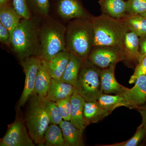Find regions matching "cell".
Listing matches in <instances>:
<instances>
[{
	"label": "cell",
	"mask_w": 146,
	"mask_h": 146,
	"mask_svg": "<svg viewBox=\"0 0 146 146\" xmlns=\"http://www.w3.org/2000/svg\"><path fill=\"white\" fill-rule=\"evenodd\" d=\"M11 35L8 29L0 23V41L4 44L10 46Z\"/></svg>",
	"instance_id": "obj_33"
},
{
	"label": "cell",
	"mask_w": 146,
	"mask_h": 146,
	"mask_svg": "<svg viewBox=\"0 0 146 146\" xmlns=\"http://www.w3.org/2000/svg\"><path fill=\"white\" fill-rule=\"evenodd\" d=\"M44 142V146H66L60 126L50 125L45 133Z\"/></svg>",
	"instance_id": "obj_25"
},
{
	"label": "cell",
	"mask_w": 146,
	"mask_h": 146,
	"mask_svg": "<svg viewBox=\"0 0 146 146\" xmlns=\"http://www.w3.org/2000/svg\"><path fill=\"white\" fill-rule=\"evenodd\" d=\"M101 69L88 59L82 60L76 89L86 102H97L103 94L100 74Z\"/></svg>",
	"instance_id": "obj_6"
},
{
	"label": "cell",
	"mask_w": 146,
	"mask_h": 146,
	"mask_svg": "<svg viewBox=\"0 0 146 146\" xmlns=\"http://www.w3.org/2000/svg\"><path fill=\"white\" fill-rule=\"evenodd\" d=\"M46 98V110L50 124L58 125L63 120L60 110L56 102L50 100Z\"/></svg>",
	"instance_id": "obj_27"
},
{
	"label": "cell",
	"mask_w": 146,
	"mask_h": 146,
	"mask_svg": "<svg viewBox=\"0 0 146 146\" xmlns=\"http://www.w3.org/2000/svg\"><path fill=\"white\" fill-rule=\"evenodd\" d=\"M88 59L95 66L104 69L125 61V56L123 48L119 47L97 46L93 47Z\"/></svg>",
	"instance_id": "obj_7"
},
{
	"label": "cell",
	"mask_w": 146,
	"mask_h": 146,
	"mask_svg": "<svg viewBox=\"0 0 146 146\" xmlns=\"http://www.w3.org/2000/svg\"><path fill=\"white\" fill-rule=\"evenodd\" d=\"M76 90V87L72 84L52 78L46 98L50 100L56 102L71 97Z\"/></svg>",
	"instance_id": "obj_14"
},
{
	"label": "cell",
	"mask_w": 146,
	"mask_h": 146,
	"mask_svg": "<svg viewBox=\"0 0 146 146\" xmlns=\"http://www.w3.org/2000/svg\"><path fill=\"white\" fill-rule=\"evenodd\" d=\"M129 31L132 32L139 37L146 36V18L140 14L127 13L121 19Z\"/></svg>",
	"instance_id": "obj_23"
},
{
	"label": "cell",
	"mask_w": 146,
	"mask_h": 146,
	"mask_svg": "<svg viewBox=\"0 0 146 146\" xmlns=\"http://www.w3.org/2000/svg\"><path fill=\"white\" fill-rule=\"evenodd\" d=\"M138 111L140 112L142 118V123L146 131V108L141 107L138 109Z\"/></svg>",
	"instance_id": "obj_35"
},
{
	"label": "cell",
	"mask_w": 146,
	"mask_h": 146,
	"mask_svg": "<svg viewBox=\"0 0 146 146\" xmlns=\"http://www.w3.org/2000/svg\"><path fill=\"white\" fill-rule=\"evenodd\" d=\"M44 19L39 29V48L36 56L48 61L58 53L67 50L66 27L48 17Z\"/></svg>",
	"instance_id": "obj_3"
},
{
	"label": "cell",
	"mask_w": 146,
	"mask_h": 146,
	"mask_svg": "<svg viewBox=\"0 0 146 146\" xmlns=\"http://www.w3.org/2000/svg\"><path fill=\"white\" fill-rule=\"evenodd\" d=\"M142 16H144V17H145V18H146V12L145 13H144L143 14H142Z\"/></svg>",
	"instance_id": "obj_37"
},
{
	"label": "cell",
	"mask_w": 146,
	"mask_h": 146,
	"mask_svg": "<svg viewBox=\"0 0 146 146\" xmlns=\"http://www.w3.org/2000/svg\"><path fill=\"white\" fill-rule=\"evenodd\" d=\"M66 146H83L84 129L76 127L70 121L63 120L59 125Z\"/></svg>",
	"instance_id": "obj_15"
},
{
	"label": "cell",
	"mask_w": 146,
	"mask_h": 146,
	"mask_svg": "<svg viewBox=\"0 0 146 146\" xmlns=\"http://www.w3.org/2000/svg\"><path fill=\"white\" fill-rule=\"evenodd\" d=\"M51 79L47 66V61L41 60L36 75L35 94L40 96L46 97Z\"/></svg>",
	"instance_id": "obj_22"
},
{
	"label": "cell",
	"mask_w": 146,
	"mask_h": 146,
	"mask_svg": "<svg viewBox=\"0 0 146 146\" xmlns=\"http://www.w3.org/2000/svg\"><path fill=\"white\" fill-rule=\"evenodd\" d=\"M23 121L16 119L0 141L1 146H35Z\"/></svg>",
	"instance_id": "obj_9"
},
{
	"label": "cell",
	"mask_w": 146,
	"mask_h": 146,
	"mask_svg": "<svg viewBox=\"0 0 146 146\" xmlns=\"http://www.w3.org/2000/svg\"><path fill=\"white\" fill-rule=\"evenodd\" d=\"M72 97V96H71ZM71 97H68L56 102L63 120L70 121L71 118Z\"/></svg>",
	"instance_id": "obj_31"
},
{
	"label": "cell",
	"mask_w": 146,
	"mask_h": 146,
	"mask_svg": "<svg viewBox=\"0 0 146 146\" xmlns=\"http://www.w3.org/2000/svg\"><path fill=\"white\" fill-rule=\"evenodd\" d=\"M97 102L111 113L116 108L121 106L133 109L124 98L121 95H111L103 93Z\"/></svg>",
	"instance_id": "obj_24"
},
{
	"label": "cell",
	"mask_w": 146,
	"mask_h": 146,
	"mask_svg": "<svg viewBox=\"0 0 146 146\" xmlns=\"http://www.w3.org/2000/svg\"><path fill=\"white\" fill-rule=\"evenodd\" d=\"M85 102V100L78 94L77 90L71 97L70 121L76 127L84 129L83 115Z\"/></svg>",
	"instance_id": "obj_19"
},
{
	"label": "cell",
	"mask_w": 146,
	"mask_h": 146,
	"mask_svg": "<svg viewBox=\"0 0 146 146\" xmlns=\"http://www.w3.org/2000/svg\"><path fill=\"white\" fill-rule=\"evenodd\" d=\"M70 58L67 50L60 52L47 61V66L52 78L59 80L65 70Z\"/></svg>",
	"instance_id": "obj_16"
},
{
	"label": "cell",
	"mask_w": 146,
	"mask_h": 146,
	"mask_svg": "<svg viewBox=\"0 0 146 146\" xmlns=\"http://www.w3.org/2000/svg\"><path fill=\"white\" fill-rule=\"evenodd\" d=\"M146 75V55L138 61V64L135 68L134 72L131 76L129 83L132 84L135 83L139 77Z\"/></svg>",
	"instance_id": "obj_32"
},
{
	"label": "cell",
	"mask_w": 146,
	"mask_h": 146,
	"mask_svg": "<svg viewBox=\"0 0 146 146\" xmlns=\"http://www.w3.org/2000/svg\"><path fill=\"white\" fill-rule=\"evenodd\" d=\"M41 61V59L35 56L21 61V65L25 75V81L23 91L19 102V109L23 106L27 101L35 94L36 75Z\"/></svg>",
	"instance_id": "obj_8"
},
{
	"label": "cell",
	"mask_w": 146,
	"mask_h": 146,
	"mask_svg": "<svg viewBox=\"0 0 146 146\" xmlns=\"http://www.w3.org/2000/svg\"><path fill=\"white\" fill-rule=\"evenodd\" d=\"M131 89L126 88L122 96L133 109H139L146 102V75L139 77Z\"/></svg>",
	"instance_id": "obj_10"
},
{
	"label": "cell",
	"mask_w": 146,
	"mask_h": 146,
	"mask_svg": "<svg viewBox=\"0 0 146 146\" xmlns=\"http://www.w3.org/2000/svg\"><path fill=\"white\" fill-rule=\"evenodd\" d=\"M116 65L101 69L100 74L102 91L104 94L122 95L127 87L120 84L115 75Z\"/></svg>",
	"instance_id": "obj_12"
},
{
	"label": "cell",
	"mask_w": 146,
	"mask_h": 146,
	"mask_svg": "<svg viewBox=\"0 0 146 146\" xmlns=\"http://www.w3.org/2000/svg\"><path fill=\"white\" fill-rule=\"evenodd\" d=\"M91 18L73 19L66 27V49L83 60L88 59L94 47V33Z\"/></svg>",
	"instance_id": "obj_2"
},
{
	"label": "cell",
	"mask_w": 146,
	"mask_h": 146,
	"mask_svg": "<svg viewBox=\"0 0 146 146\" xmlns=\"http://www.w3.org/2000/svg\"><path fill=\"white\" fill-rule=\"evenodd\" d=\"M13 5L22 18L28 19L31 18L30 11L27 0H13Z\"/></svg>",
	"instance_id": "obj_30"
},
{
	"label": "cell",
	"mask_w": 146,
	"mask_h": 146,
	"mask_svg": "<svg viewBox=\"0 0 146 146\" xmlns=\"http://www.w3.org/2000/svg\"><path fill=\"white\" fill-rule=\"evenodd\" d=\"M127 13L142 15L146 12V0H128Z\"/></svg>",
	"instance_id": "obj_29"
},
{
	"label": "cell",
	"mask_w": 146,
	"mask_h": 146,
	"mask_svg": "<svg viewBox=\"0 0 146 146\" xmlns=\"http://www.w3.org/2000/svg\"><path fill=\"white\" fill-rule=\"evenodd\" d=\"M94 29V47L112 46L123 48L125 37L129 31L122 19L104 14L91 18Z\"/></svg>",
	"instance_id": "obj_4"
},
{
	"label": "cell",
	"mask_w": 146,
	"mask_h": 146,
	"mask_svg": "<svg viewBox=\"0 0 146 146\" xmlns=\"http://www.w3.org/2000/svg\"><path fill=\"white\" fill-rule=\"evenodd\" d=\"M82 60L75 55L70 53V60L67 68L63 76L58 80L72 84L76 89Z\"/></svg>",
	"instance_id": "obj_20"
},
{
	"label": "cell",
	"mask_w": 146,
	"mask_h": 146,
	"mask_svg": "<svg viewBox=\"0 0 146 146\" xmlns=\"http://www.w3.org/2000/svg\"><path fill=\"white\" fill-rule=\"evenodd\" d=\"M22 18L13 5H9L8 3L0 6V23L8 29L11 37Z\"/></svg>",
	"instance_id": "obj_21"
},
{
	"label": "cell",
	"mask_w": 146,
	"mask_h": 146,
	"mask_svg": "<svg viewBox=\"0 0 146 146\" xmlns=\"http://www.w3.org/2000/svg\"><path fill=\"white\" fill-rule=\"evenodd\" d=\"M28 4L40 17L46 18L48 17L50 9L49 0H27Z\"/></svg>",
	"instance_id": "obj_26"
},
{
	"label": "cell",
	"mask_w": 146,
	"mask_h": 146,
	"mask_svg": "<svg viewBox=\"0 0 146 146\" xmlns=\"http://www.w3.org/2000/svg\"><path fill=\"white\" fill-rule=\"evenodd\" d=\"M143 108H146V102H145V106H144V107Z\"/></svg>",
	"instance_id": "obj_38"
},
{
	"label": "cell",
	"mask_w": 146,
	"mask_h": 146,
	"mask_svg": "<svg viewBox=\"0 0 146 146\" xmlns=\"http://www.w3.org/2000/svg\"><path fill=\"white\" fill-rule=\"evenodd\" d=\"M111 114L97 102H86L83 111V125L84 129L91 124L102 121Z\"/></svg>",
	"instance_id": "obj_13"
},
{
	"label": "cell",
	"mask_w": 146,
	"mask_h": 146,
	"mask_svg": "<svg viewBox=\"0 0 146 146\" xmlns=\"http://www.w3.org/2000/svg\"><path fill=\"white\" fill-rule=\"evenodd\" d=\"M40 26V19L38 16L28 19L22 18L12 33L10 46L21 61L36 56L39 48Z\"/></svg>",
	"instance_id": "obj_1"
},
{
	"label": "cell",
	"mask_w": 146,
	"mask_h": 146,
	"mask_svg": "<svg viewBox=\"0 0 146 146\" xmlns=\"http://www.w3.org/2000/svg\"><path fill=\"white\" fill-rule=\"evenodd\" d=\"M123 50L125 61L138 62L141 58L139 37L134 33L128 31L124 40Z\"/></svg>",
	"instance_id": "obj_17"
},
{
	"label": "cell",
	"mask_w": 146,
	"mask_h": 146,
	"mask_svg": "<svg viewBox=\"0 0 146 146\" xmlns=\"http://www.w3.org/2000/svg\"><path fill=\"white\" fill-rule=\"evenodd\" d=\"M99 4L102 14L119 19L127 14V2L124 0H100Z\"/></svg>",
	"instance_id": "obj_18"
},
{
	"label": "cell",
	"mask_w": 146,
	"mask_h": 146,
	"mask_svg": "<svg viewBox=\"0 0 146 146\" xmlns=\"http://www.w3.org/2000/svg\"><path fill=\"white\" fill-rule=\"evenodd\" d=\"M146 134L143 125L141 123L137 128L136 132L130 139L121 143L108 145H99L100 146H136L143 140Z\"/></svg>",
	"instance_id": "obj_28"
},
{
	"label": "cell",
	"mask_w": 146,
	"mask_h": 146,
	"mask_svg": "<svg viewBox=\"0 0 146 146\" xmlns=\"http://www.w3.org/2000/svg\"><path fill=\"white\" fill-rule=\"evenodd\" d=\"M9 1L10 0H0V6L7 4Z\"/></svg>",
	"instance_id": "obj_36"
},
{
	"label": "cell",
	"mask_w": 146,
	"mask_h": 146,
	"mask_svg": "<svg viewBox=\"0 0 146 146\" xmlns=\"http://www.w3.org/2000/svg\"><path fill=\"white\" fill-rule=\"evenodd\" d=\"M57 13L65 20L91 18L77 0H60Z\"/></svg>",
	"instance_id": "obj_11"
},
{
	"label": "cell",
	"mask_w": 146,
	"mask_h": 146,
	"mask_svg": "<svg viewBox=\"0 0 146 146\" xmlns=\"http://www.w3.org/2000/svg\"><path fill=\"white\" fill-rule=\"evenodd\" d=\"M46 97L35 94L31 98L25 121L30 136L35 144L44 146V136L50 121L47 113Z\"/></svg>",
	"instance_id": "obj_5"
},
{
	"label": "cell",
	"mask_w": 146,
	"mask_h": 146,
	"mask_svg": "<svg viewBox=\"0 0 146 146\" xmlns=\"http://www.w3.org/2000/svg\"><path fill=\"white\" fill-rule=\"evenodd\" d=\"M140 52L141 58L146 55V36L140 38Z\"/></svg>",
	"instance_id": "obj_34"
}]
</instances>
